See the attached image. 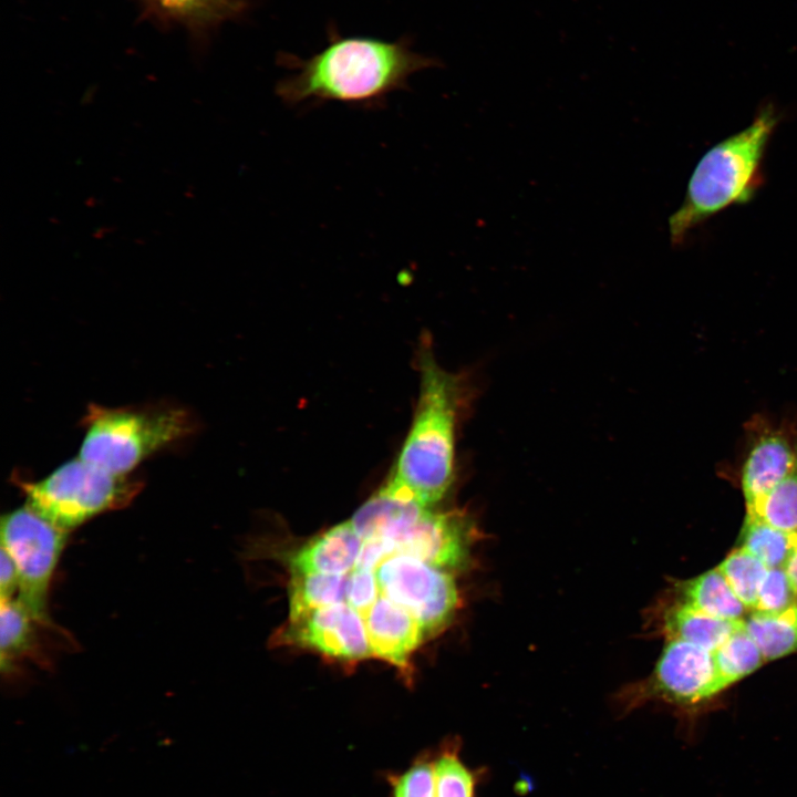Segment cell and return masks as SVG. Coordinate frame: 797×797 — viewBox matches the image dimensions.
I'll use <instances>...</instances> for the list:
<instances>
[{"label":"cell","instance_id":"1","mask_svg":"<svg viewBox=\"0 0 797 797\" xmlns=\"http://www.w3.org/2000/svg\"><path fill=\"white\" fill-rule=\"evenodd\" d=\"M292 72L276 92L290 106L339 102L356 106L380 105L405 89L410 77L437 65V61L406 43L374 38H335L309 59L286 61Z\"/></svg>","mask_w":797,"mask_h":797},{"label":"cell","instance_id":"2","mask_svg":"<svg viewBox=\"0 0 797 797\" xmlns=\"http://www.w3.org/2000/svg\"><path fill=\"white\" fill-rule=\"evenodd\" d=\"M418 362L421 386L415 416L386 482L421 504L435 506L454 479L463 383L458 375L441 368L425 346Z\"/></svg>","mask_w":797,"mask_h":797},{"label":"cell","instance_id":"3","mask_svg":"<svg viewBox=\"0 0 797 797\" xmlns=\"http://www.w3.org/2000/svg\"><path fill=\"white\" fill-rule=\"evenodd\" d=\"M766 104L752 123L712 146L698 161L681 206L669 218L672 245L718 213L753 199L763 183L762 164L779 121Z\"/></svg>","mask_w":797,"mask_h":797},{"label":"cell","instance_id":"4","mask_svg":"<svg viewBox=\"0 0 797 797\" xmlns=\"http://www.w3.org/2000/svg\"><path fill=\"white\" fill-rule=\"evenodd\" d=\"M82 425L84 436L79 457L118 476L130 475L143 460L185 439L196 427L188 411L163 404L133 407L91 404Z\"/></svg>","mask_w":797,"mask_h":797},{"label":"cell","instance_id":"5","mask_svg":"<svg viewBox=\"0 0 797 797\" xmlns=\"http://www.w3.org/2000/svg\"><path fill=\"white\" fill-rule=\"evenodd\" d=\"M14 479L27 505L69 532L100 514L125 507L142 488L139 479L110 474L81 457L39 480Z\"/></svg>","mask_w":797,"mask_h":797},{"label":"cell","instance_id":"6","mask_svg":"<svg viewBox=\"0 0 797 797\" xmlns=\"http://www.w3.org/2000/svg\"><path fill=\"white\" fill-rule=\"evenodd\" d=\"M68 534L29 505L1 519V548L19 575L18 599L41 620H46L49 588Z\"/></svg>","mask_w":797,"mask_h":797},{"label":"cell","instance_id":"7","mask_svg":"<svg viewBox=\"0 0 797 797\" xmlns=\"http://www.w3.org/2000/svg\"><path fill=\"white\" fill-rule=\"evenodd\" d=\"M716 695L712 651L680 640H666L651 674L624 689L618 703L624 713L652 701L692 708Z\"/></svg>","mask_w":797,"mask_h":797},{"label":"cell","instance_id":"8","mask_svg":"<svg viewBox=\"0 0 797 797\" xmlns=\"http://www.w3.org/2000/svg\"><path fill=\"white\" fill-rule=\"evenodd\" d=\"M381 594L404 608L426 638L446 628L459 604L453 573L414 556L395 553L375 569Z\"/></svg>","mask_w":797,"mask_h":797},{"label":"cell","instance_id":"9","mask_svg":"<svg viewBox=\"0 0 797 797\" xmlns=\"http://www.w3.org/2000/svg\"><path fill=\"white\" fill-rule=\"evenodd\" d=\"M278 638L282 643L342 661L372 656L364 618L346 602L322 607L288 621Z\"/></svg>","mask_w":797,"mask_h":797},{"label":"cell","instance_id":"10","mask_svg":"<svg viewBox=\"0 0 797 797\" xmlns=\"http://www.w3.org/2000/svg\"><path fill=\"white\" fill-rule=\"evenodd\" d=\"M475 532V525L467 514L460 510H435L432 506L393 541L396 553L411 555L454 572L469 566Z\"/></svg>","mask_w":797,"mask_h":797},{"label":"cell","instance_id":"11","mask_svg":"<svg viewBox=\"0 0 797 797\" xmlns=\"http://www.w3.org/2000/svg\"><path fill=\"white\" fill-rule=\"evenodd\" d=\"M797 469V445L784 428L765 427L754 437L741 469V486L746 507Z\"/></svg>","mask_w":797,"mask_h":797},{"label":"cell","instance_id":"12","mask_svg":"<svg viewBox=\"0 0 797 797\" xmlns=\"http://www.w3.org/2000/svg\"><path fill=\"white\" fill-rule=\"evenodd\" d=\"M372 656L411 675V656L426 634L421 623L404 608L381 596L364 615Z\"/></svg>","mask_w":797,"mask_h":797},{"label":"cell","instance_id":"13","mask_svg":"<svg viewBox=\"0 0 797 797\" xmlns=\"http://www.w3.org/2000/svg\"><path fill=\"white\" fill-rule=\"evenodd\" d=\"M432 506H426L387 482L352 516L350 522L363 540H396Z\"/></svg>","mask_w":797,"mask_h":797},{"label":"cell","instance_id":"14","mask_svg":"<svg viewBox=\"0 0 797 797\" xmlns=\"http://www.w3.org/2000/svg\"><path fill=\"white\" fill-rule=\"evenodd\" d=\"M363 539L350 520L318 535L290 558L292 573L346 575L355 568Z\"/></svg>","mask_w":797,"mask_h":797},{"label":"cell","instance_id":"15","mask_svg":"<svg viewBox=\"0 0 797 797\" xmlns=\"http://www.w3.org/2000/svg\"><path fill=\"white\" fill-rule=\"evenodd\" d=\"M743 621L717 619L676 600L660 617V629L666 640H680L714 651Z\"/></svg>","mask_w":797,"mask_h":797},{"label":"cell","instance_id":"16","mask_svg":"<svg viewBox=\"0 0 797 797\" xmlns=\"http://www.w3.org/2000/svg\"><path fill=\"white\" fill-rule=\"evenodd\" d=\"M677 600L707 615L744 621L748 610L735 596L722 572L716 568L695 578L676 583Z\"/></svg>","mask_w":797,"mask_h":797},{"label":"cell","instance_id":"17","mask_svg":"<svg viewBox=\"0 0 797 797\" xmlns=\"http://www.w3.org/2000/svg\"><path fill=\"white\" fill-rule=\"evenodd\" d=\"M744 628L765 661L797 652V603L778 612L753 611L744 619Z\"/></svg>","mask_w":797,"mask_h":797},{"label":"cell","instance_id":"18","mask_svg":"<svg viewBox=\"0 0 797 797\" xmlns=\"http://www.w3.org/2000/svg\"><path fill=\"white\" fill-rule=\"evenodd\" d=\"M712 655L717 695L766 662L758 645L745 630L744 621L739 629L712 651Z\"/></svg>","mask_w":797,"mask_h":797},{"label":"cell","instance_id":"19","mask_svg":"<svg viewBox=\"0 0 797 797\" xmlns=\"http://www.w3.org/2000/svg\"><path fill=\"white\" fill-rule=\"evenodd\" d=\"M346 575L292 573L289 584V621L312 610L346 601Z\"/></svg>","mask_w":797,"mask_h":797},{"label":"cell","instance_id":"20","mask_svg":"<svg viewBox=\"0 0 797 797\" xmlns=\"http://www.w3.org/2000/svg\"><path fill=\"white\" fill-rule=\"evenodd\" d=\"M44 622L34 615L19 599L1 600V670L10 671L13 664L28 656L35 648V623Z\"/></svg>","mask_w":797,"mask_h":797},{"label":"cell","instance_id":"21","mask_svg":"<svg viewBox=\"0 0 797 797\" xmlns=\"http://www.w3.org/2000/svg\"><path fill=\"white\" fill-rule=\"evenodd\" d=\"M460 748L458 737H448L432 749L436 797H476L480 772L464 763Z\"/></svg>","mask_w":797,"mask_h":797},{"label":"cell","instance_id":"22","mask_svg":"<svg viewBox=\"0 0 797 797\" xmlns=\"http://www.w3.org/2000/svg\"><path fill=\"white\" fill-rule=\"evenodd\" d=\"M741 547L758 558L768 569H785L797 549V535L779 530L746 514Z\"/></svg>","mask_w":797,"mask_h":797},{"label":"cell","instance_id":"23","mask_svg":"<svg viewBox=\"0 0 797 797\" xmlns=\"http://www.w3.org/2000/svg\"><path fill=\"white\" fill-rule=\"evenodd\" d=\"M161 14L194 29H205L238 17L242 0H147Z\"/></svg>","mask_w":797,"mask_h":797},{"label":"cell","instance_id":"24","mask_svg":"<svg viewBox=\"0 0 797 797\" xmlns=\"http://www.w3.org/2000/svg\"><path fill=\"white\" fill-rule=\"evenodd\" d=\"M753 515L785 532L797 535V469L752 506Z\"/></svg>","mask_w":797,"mask_h":797},{"label":"cell","instance_id":"25","mask_svg":"<svg viewBox=\"0 0 797 797\" xmlns=\"http://www.w3.org/2000/svg\"><path fill=\"white\" fill-rule=\"evenodd\" d=\"M735 596L748 609L754 610L759 587L768 568L754 555L739 547L718 566Z\"/></svg>","mask_w":797,"mask_h":797},{"label":"cell","instance_id":"26","mask_svg":"<svg viewBox=\"0 0 797 797\" xmlns=\"http://www.w3.org/2000/svg\"><path fill=\"white\" fill-rule=\"evenodd\" d=\"M384 780L387 797H436L433 751L417 754L403 770L386 772Z\"/></svg>","mask_w":797,"mask_h":797},{"label":"cell","instance_id":"27","mask_svg":"<svg viewBox=\"0 0 797 797\" xmlns=\"http://www.w3.org/2000/svg\"><path fill=\"white\" fill-rule=\"evenodd\" d=\"M797 603V597L785 569H768L759 587L753 611L778 612Z\"/></svg>","mask_w":797,"mask_h":797},{"label":"cell","instance_id":"28","mask_svg":"<svg viewBox=\"0 0 797 797\" xmlns=\"http://www.w3.org/2000/svg\"><path fill=\"white\" fill-rule=\"evenodd\" d=\"M381 596L375 571L354 568L349 572L345 602L363 618Z\"/></svg>","mask_w":797,"mask_h":797},{"label":"cell","instance_id":"29","mask_svg":"<svg viewBox=\"0 0 797 797\" xmlns=\"http://www.w3.org/2000/svg\"><path fill=\"white\" fill-rule=\"evenodd\" d=\"M395 553V544L393 540L383 538L363 540L355 568L375 571L385 559Z\"/></svg>","mask_w":797,"mask_h":797},{"label":"cell","instance_id":"30","mask_svg":"<svg viewBox=\"0 0 797 797\" xmlns=\"http://www.w3.org/2000/svg\"><path fill=\"white\" fill-rule=\"evenodd\" d=\"M19 591V575L12 558L1 548L0 593L1 600L12 599Z\"/></svg>","mask_w":797,"mask_h":797},{"label":"cell","instance_id":"31","mask_svg":"<svg viewBox=\"0 0 797 797\" xmlns=\"http://www.w3.org/2000/svg\"><path fill=\"white\" fill-rule=\"evenodd\" d=\"M785 570L797 597V549L788 561Z\"/></svg>","mask_w":797,"mask_h":797}]
</instances>
